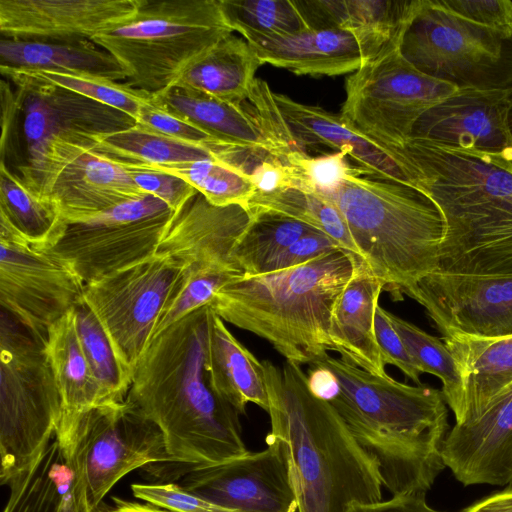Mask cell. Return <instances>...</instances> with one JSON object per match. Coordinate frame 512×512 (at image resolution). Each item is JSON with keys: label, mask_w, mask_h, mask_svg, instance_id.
Here are the masks:
<instances>
[{"label": "cell", "mask_w": 512, "mask_h": 512, "mask_svg": "<svg viewBox=\"0 0 512 512\" xmlns=\"http://www.w3.org/2000/svg\"><path fill=\"white\" fill-rule=\"evenodd\" d=\"M211 313L201 307L153 337L127 395L159 427L181 473L248 452L238 412L213 390L205 368Z\"/></svg>", "instance_id": "6da1fadb"}, {"label": "cell", "mask_w": 512, "mask_h": 512, "mask_svg": "<svg viewBox=\"0 0 512 512\" xmlns=\"http://www.w3.org/2000/svg\"><path fill=\"white\" fill-rule=\"evenodd\" d=\"M392 149L444 218L436 272L512 274V162L418 140Z\"/></svg>", "instance_id": "7a4b0ae2"}, {"label": "cell", "mask_w": 512, "mask_h": 512, "mask_svg": "<svg viewBox=\"0 0 512 512\" xmlns=\"http://www.w3.org/2000/svg\"><path fill=\"white\" fill-rule=\"evenodd\" d=\"M312 364L335 376L339 389L327 401L377 462L383 487L392 496L426 493L445 468L448 410L442 391L375 376L329 355Z\"/></svg>", "instance_id": "3957f363"}, {"label": "cell", "mask_w": 512, "mask_h": 512, "mask_svg": "<svg viewBox=\"0 0 512 512\" xmlns=\"http://www.w3.org/2000/svg\"><path fill=\"white\" fill-rule=\"evenodd\" d=\"M271 430L282 442L297 512H344L382 500L377 462L356 442L336 409L310 389L301 365L263 360Z\"/></svg>", "instance_id": "277c9868"}, {"label": "cell", "mask_w": 512, "mask_h": 512, "mask_svg": "<svg viewBox=\"0 0 512 512\" xmlns=\"http://www.w3.org/2000/svg\"><path fill=\"white\" fill-rule=\"evenodd\" d=\"M360 263L340 248L288 269L242 275L209 305L223 321L269 342L287 361L312 364L334 351L332 311Z\"/></svg>", "instance_id": "5b68a950"}, {"label": "cell", "mask_w": 512, "mask_h": 512, "mask_svg": "<svg viewBox=\"0 0 512 512\" xmlns=\"http://www.w3.org/2000/svg\"><path fill=\"white\" fill-rule=\"evenodd\" d=\"M318 195L338 208L364 266L385 290L403 294L438 270L445 222L421 190L356 173L335 190Z\"/></svg>", "instance_id": "8992f818"}, {"label": "cell", "mask_w": 512, "mask_h": 512, "mask_svg": "<svg viewBox=\"0 0 512 512\" xmlns=\"http://www.w3.org/2000/svg\"><path fill=\"white\" fill-rule=\"evenodd\" d=\"M0 72V166L43 198L50 148L58 138L98 137L136 125L120 110L26 71Z\"/></svg>", "instance_id": "52a82bcc"}, {"label": "cell", "mask_w": 512, "mask_h": 512, "mask_svg": "<svg viewBox=\"0 0 512 512\" xmlns=\"http://www.w3.org/2000/svg\"><path fill=\"white\" fill-rule=\"evenodd\" d=\"M232 32L218 0H141L130 16L91 40L125 68L126 86L155 94Z\"/></svg>", "instance_id": "ba28073f"}, {"label": "cell", "mask_w": 512, "mask_h": 512, "mask_svg": "<svg viewBox=\"0 0 512 512\" xmlns=\"http://www.w3.org/2000/svg\"><path fill=\"white\" fill-rule=\"evenodd\" d=\"M61 395L44 343L0 312V483L28 469L54 438Z\"/></svg>", "instance_id": "9c48e42d"}, {"label": "cell", "mask_w": 512, "mask_h": 512, "mask_svg": "<svg viewBox=\"0 0 512 512\" xmlns=\"http://www.w3.org/2000/svg\"><path fill=\"white\" fill-rule=\"evenodd\" d=\"M397 47L415 69L457 90L512 88V29L475 24L437 0H417Z\"/></svg>", "instance_id": "30bf717a"}, {"label": "cell", "mask_w": 512, "mask_h": 512, "mask_svg": "<svg viewBox=\"0 0 512 512\" xmlns=\"http://www.w3.org/2000/svg\"><path fill=\"white\" fill-rule=\"evenodd\" d=\"M455 91V87L415 69L401 56L395 42L347 77L340 114L392 149L409 138L422 113Z\"/></svg>", "instance_id": "8fae6325"}, {"label": "cell", "mask_w": 512, "mask_h": 512, "mask_svg": "<svg viewBox=\"0 0 512 512\" xmlns=\"http://www.w3.org/2000/svg\"><path fill=\"white\" fill-rule=\"evenodd\" d=\"M58 431L74 439L92 509L131 471L173 464L159 427L127 397L78 413L63 414Z\"/></svg>", "instance_id": "7c38bea8"}, {"label": "cell", "mask_w": 512, "mask_h": 512, "mask_svg": "<svg viewBox=\"0 0 512 512\" xmlns=\"http://www.w3.org/2000/svg\"><path fill=\"white\" fill-rule=\"evenodd\" d=\"M247 101L276 146L279 159L291 151L308 154V150L329 148L345 152L369 176L416 187L413 174L396 151L359 131L341 114L275 93L257 78Z\"/></svg>", "instance_id": "4fadbf2b"}, {"label": "cell", "mask_w": 512, "mask_h": 512, "mask_svg": "<svg viewBox=\"0 0 512 512\" xmlns=\"http://www.w3.org/2000/svg\"><path fill=\"white\" fill-rule=\"evenodd\" d=\"M184 270L180 261L158 251L141 262L85 284L83 300L104 326L132 374Z\"/></svg>", "instance_id": "5bb4252c"}, {"label": "cell", "mask_w": 512, "mask_h": 512, "mask_svg": "<svg viewBox=\"0 0 512 512\" xmlns=\"http://www.w3.org/2000/svg\"><path fill=\"white\" fill-rule=\"evenodd\" d=\"M84 282L62 259L37 250L0 216V304L38 340L81 300Z\"/></svg>", "instance_id": "9a60e30c"}, {"label": "cell", "mask_w": 512, "mask_h": 512, "mask_svg": "<svg viewBox=\"0 0 512 512\" xmlns=\"http://www.w3.org/2000/svg\"><path fill=\"white\" fill-rule=\"evenodd\" d=\"M96 137L58 138L50 148L44 197L67 224H77L143 194L120 160L96 147Z\"/></svg>", "instance_id": "2e32d148"}, {"label": "cell", "mask_w": 512, "mask_h": 512, "mask_svg": "<svg viewBox=\"0 0 512 512\" xmlns=\"http://www.w3.org/2000/svg\"><path fill=\"white\" fill-rule=\"evenodd\" d=\"M267 447L181 473L180 485L229 512H297L285 445L266 436Z\"/></svg>", "instance_id": "e0dca14e"}, {"label": "cell", "mask_w": 512, "mask_h": 512, "mask_svg": "<svg viewBox=\"0 0 512 512\" xmlns=\"http://www.w3.org/2000/svg\"><path fill=\"white\" fill-rule=\"evenodd\" d=\"M424 307L443 336H512V274L433 272L403 291Z\"/></svg>", "instance_id": "ac0fdd59"}, {"label": "cell", "mask_w": 512, "mask_h": 512, "mask_svg": "<svg viewBox=\"0 0 512 512\" xmlns=\"http://www.w3.org/2000/svg\"><path fill=\"white\" fill-rule=\"evenodd\" d=\"M506 92L457 90L422 113L407 140L512 162V140L505 123Z\"/></svg>", "instance_id": "d6986e66"}, {"label": "cell", "mask_w": 512, "mask_h": 512, "mask_svg": "<svg viewBox=\"0 0 512 512\" xmlns=\"http://www.w3.org/2000/svg\"><path fill=\"white\" fill-rule=\"evenodd\" d=\"M244 208L215 206L199 192L174 217L159 245L185 266V275H243L233 258V249L250 221Z\"/></svg>", "instance_id": "ffe728a7"}, {"label": "cell", "mask_w": 512, "mask_h": 512, "mask_svg": "<svg viewBox=\"0 0 512 512\" xmlns=\"http://www.w3.org/2000/svg\"><path fill=\"white\" fill-rule=\"evenodd\" d=\"M176 214L122 224H68L60 241L47 251L87 284L155 255Z\"/></svg>", "instance_id": "44dd1931"}, {"label": "cell", "mask_w": 512, "mask_h": 512, "mask_svg": "<svg viewBox=\"0 0 512 512\" xmlns=\"http://www.w3.org/2000/svg\"><path fill=\"white\" fill-rule=\"evenodd\" d=\"M441 455L464 486L512 485V384L476 420L455 423Z\"/></svg>", "instance_id": "7402d4cb"}, {"label": "cell", "mask_w": 512, "mask_h": 512, "mask_svg": "<svg viewBox=\"0 0 512 512\" xmlns=\"http://www.w3.org/2000/svg\"><path fill=\"white\" fill-rule=\"evenodd\" d=\"M141 0H0L1 37L90 39L130 16Z\"/></svg>", "instance_id": "603a6c76"}, {"label": "cell", "mask_w": 512, "mask_h": 512, "mask_svg": "<svg viewBox=\"0 0 512 512\" xmlns=\"http://www.w3.org/2000/svg\"><path fill=\"white\" fill-rule=\"evenodd\" d=\"M3 512H92L73 437L54 436L36 461L8 484Z\"/></svg>", "instance_id": "cb8c5ba5"}, {"label": "cell", "mask_w": 512, "mask_h": 512, "mask_svg": "<svg viewBox=\"0 0 512 512\" xmlns=\"http://www.w3.org/2000/svg\"><path fill=\"white\" fill-rule=\"evenodd\" d=\"M248 43L262 65L287 69L296 75L352 74L363 64L354 36L336 27H311L295 34Z\"/></svg>", "instance_id": "d4e9b609"}, {"label": "cell", "mask_w": 512, "mask_h": 512, "mask_svg": "<svg viewBox=\"0 0 512 512\" xmlns=\"http://www.w3.org/2000/svg\"><path fill=\"white\" fill-rule=\"evenodd\" d=\"M151 99L218 144L261 150L276 157L274 143L249 105L222 101L174 85L152 94Z\"/></svg>", "instance_id": "484cf974"}, {"label": "cell", "mask_w": 512, "mask_h": 512, "mask_svg": "<svg viewBox=\"0 0 512 512\" xmlns=\"http://www.w3.org/2000/svg\"><path fill=\"white\" fill-rule=\"evenodd\" d=\"M383 283L360 263L336 301L330 323L334 352L372 375L388 377L375 335V312Z\"/></svg>", "instance_id": "4316f807"}, {"label": "cell", "mask_w": 512, "mask_h": 512, "mask_svg": "<svg viewBox=\"0 0 512 512\" xmlns=\"http://www.w3.org/2000/svg\"><path fill=\"white\" fill-rule=\"evenodd\" d=\"M417 0H314L297 1L313 28L336 27L351 33L363 63L398 41Z\"/></svg>", "instance_id": "83f0119b"}, {"label": "cell", "mask_w": 512, "mask_h": 512, "mask_svg": "<svg viewBox=\"0 0 512 512\" xmlns=\"http://www.w3.org/2000/svg\"><path fill=\"white\" fill-rule=\"evenodd\" d=\"M442 340L455 359L463 383L462 409L456 424L470 423L512 384V336L449 334Z\"/></svg>", "instance_id": "f1b7e54d"}, {"label": "cell", "mask_w": 512, "mask_h": 512, "mask_svg": "<svg viewBox=\"0 0 512 512\" xmlns=\"http://www.w3.org/2000/svg\"><path fill=\"white\" fill-rule=\"evenodd\" d=\"M0 68L93 76L124 82L128 73L90 39L19 40L1 37Z\"/></svg>", "instance_id": "f546056e"}, {"label": "cell", "mask_w": 512, "mask_h": 512, "mask_svg": "<svg viewBox=\"0 0 512 512\" xmlns=\"http://www.w3.org/2000/svg\"><path fill=\"white\" fill-rule=\"evenodd\" d=\"M205 368L213 390L239 415L246 413L248 403L268 411L262 362L236 339L213 310L208 326Z\"/></svg>", "instance_id": "4dcf8cb0"}, {"label": "cell", "mask_w": 512, "mask_h": 512, "mask_svg": "<svg viewBox=\"0 0 512 512\" xmlns=\"http://www.w3.org/2000/svg\"><path fill=\"white\" fill-rule=\"evenodd\" d=\"M260 65L249 43L230 34L187 64L172 85L243 104Z\"/></svg>", "instance_id": "1f68e13d"}, {"label": "cell", "mask_w": 512, "mask_h": 512, "mask_svg": "<svg viewBox=\"0 0 512 512\" xmlns=\"http://www.w3.org/2000/svg\"><path fill=\"white\" fill-rule=\"evenodd\" d=\"M44 348L61 395L63 414L107 403L82 349L73 309L50 326Z\"/></svg>", "instance_id": "d6a6232c"}, {"label": "cell", "mask_w": 512, "mask_h": 512, "mask_svg": "<svg viewBox=\"0 0 512 512\" xmlns=\"http://www.w3.org/2000/svg\"><path fill=\"white\" fill-rule=\"evenodd\" d=\"M0 216L33 248L43 251L52 249L68 226L53 202L33 193L1 166Z\"/></svg>", "instance_id": "836d02e7"}, {"label": "cell", "mask_w": 512, "mask_h": 512, "mask_svg": "<svg viewBox=\"0 0 512 512\" xmlns=\"http://www.w3.org/2000/svg\"><path fill=\"white\" fill-rule=\"evenodd\" d=\"M104 154L123 161L162 166L215 158L212 146L179 141L144 129L137 124L95 138Z\"/></svg>", "instance_id": "e575fe53"}, {"label": "cell", "mask_w": 512, "mask_h": 512, "mask_svg": "<svg viewBox=\"0 0 512 512\" xmlns=\"http://www.w3.org/2000/svg\"><path fill=\"white\" fill-rule=\"evenodd\" d=\"M269 211L305 223L335 240L339 246L362 261L344 217L338 208L322 196L289 188L271 194L255 193L248 212ZM363 263V262H362Z\"/></svg>", "instance_id": "d590c367"}, {"label": "cell", "mask_w": 512, "mask_h": 512, "mask_svg": "<svg viewBox=\"0 0 512 512\" xmlns=\"http://www.w3.org/2000/svg\"><path fill=\"white\" fill-rule=\"evenodd\" d=\"M73 312L82 349L106 402L123 401L132 383V371L123 363L104 326L83 298Z\"/></svg>", "instance_id": "8d00e7d4"}, {"label": "cell", "mask_w": 512, "mask_h": 512, "mask_svg": "<svg viewBox=\"0 0 512 512\" xmlns=\"http://www.w3.org/2000/svg\"><path fill=\"white\" fill-rule=\"evenodd\" d=\"M249 214L250 221L232 253L244 276L259 275L271 258L303 235L317 230L274 212L257 211Z\"/></svg>", "instance_id": "74e56055"}, {"label": "cell", "mask_w": 512, "mask_h": 512, "mask_svg": "<svg viewBox=\"0 0 512 512\" xmlns=\"http://www.w3.org/2000/svg\"><path fill=\"white\" fill-rule=\"evenodd\" d=\"M218 1L231 29L247 42L287 36L311 28L297 1Z\"/></svg>", "instance_id": "f35d334b"}, {"label": "cell", "mask_w": 512, "mask_h": 512, "mask_svg": "<svg viewBox=\"0 0 512 512\" xmlns=\"http://www.w3.org/2000/svg\"><path fill=\"white\" fill-rule=\"evenodd\" d=\"M151 166L186 180L215 206L237 205L248 211L256 193L250 174L219 158Z\"/></svg>", "instance_id": "ab89813d"}, {"label": "cell", "mask_w": 512, "mask_h": 512, "mask_svg": "<svg viewBox=\"0 0 512 512\" xmlns=\"http://www.w3.org/2000/svg\"><path fill=\"white\" fill-rule=\"evenodd\" d=\"M387 316L421 371L441 380L445 402L457 420L463 403V383L455 359L444 341L389 311Z\"/></svg>", "instance_id": "60d3db41"}, {"label": "cell", "mask_w": 512, "mask_h": 512, "mask_svg": "<svg viewBox=\"0 0 512 512\" xmlns=\"http://www.w3.org/2000/svg\"><path fill=\"white\" fill-rule=\"evenodd\" d=\"M26 71L50 83L66 88L84 97L120 110L137 120L141 104L151 96L150 93L93 76L63 74L44 71Z\"/></svg>", "instance_id": "b9f144b4"}, {"label": "cell", "mask_w": 512, "mask_h": 512, "mask_svg": "<svg viewBox=\"0 0 512 512\" xmlns=\"http://www.w3.org/2000/svg\"><path fill=\"white\" fill-rule=\"evenodd\" d=\"M345 152L327 153L313 157L300 151H291L280 160L291 166L300 181L301 190L326 194L338 188L349 176L367 174L360 167L352 166Z\"/></svg>", "instance_id": "7bdbcfd3"}, {"label": "cell", "mask_w": 512, "mask_h": 512, "mask_svg": "<svg viewBox=\"0 0 512 512\" xmlns=\"http://www.w3.org/2000/svg\"><path fill=\"white\" fill-rule=\"evenodd\" d=\"M120 161L142 192L159 198L175 213L181 211L187 202L198 193L193 186L177 175L145 164Z\"/></svg>", "instance_id": "ee69618b"}, {"label": "cell", "mask_w": 512, "mask_h": 512, "mask_svg": "<svg viewBox=\"0 0 512 512\" xmlns=\"http://www.w3.org/2000/svg\"><path fill=\"white\" fill-rule=\"evenodd\" d=\"M135 498L170 512H229L178 483L131 485Z\"/></svg>", "instance_id": "f6af8a7d"}, {"label": "cell", "mask_w": 512, "mask_h": 512, "mask_svg": "<svg viewBox=\"0 0 512 512\" xmlns=\"http://www.w3.org/2000/svg\"><path fill=\"white\" fill-rule=\"evenodd\" d=\"M147 98L139 109L136 124L149 131L179 141L211 146L218 144L206 133L157 106Z\"/></svg>", "instance_id": "bcb514c9"}, {"label": "cell", "mask_w": 512, "mask_h": 512, "mask_svg": "<svg viewBox=\"0 0 512 512\" xmlns=\"http://www.w3.org/2000/svg\"><path fill=\"white\" fill-rule=\"evenodd\" d=\"M451 13L492 29H512V1L509 0H437Z\"/></svg>", "instance_id": "7dc6e473"}, {"label": "cell", "mask_w": 512, "mask_h": 512, "mask_svg": "<svg viewBox=\"0 0 512 512\" xmlns=\"http://www.w3.org/2000/svg\"><path fill=\"white\" fill-rule=\"evenodd\" d=\"M375 335L385 364L396 366L408 378L421 385L423 374L404 345L399 334L392 326L385 310L380 304L375 312Z\"/></svg>", "instance_id": "c3c4849f"}, {"label": "cell", "mask_w": 512, "mask_h": 512, "mask_svg": "<svg viewBox=\"0 0 512 512\" xmlns=\"http://www.w3.org/2000/svg\"><path fill=\"white\" fill-rule=\"evenodd\" d=\"M340 248L341 247L335 240L323 232L316 230L303 235L293 244L271 258L263 266L260 274L295 267Z\"/></svg>", "instance_id": "681fc988"}, {"label": "cell", "mask_w": 512, "mask_h": 512, "mask_svg": "<svg viewBox=\"0 0 512 512\" xmlns=\"http://www.w3.org/2000/svg\"><path fill=\"white\" fill-rule=\"evenodd\" d=\"M256 193L271 194L279 190L300 188L294 169L282 160L268 155L250 171Z\"/></svg>", "instance_id": "f907efd6"}, {"label": "cell", "mask_w": 512, "mask_h": 512, "mask_svg": "<svg viewBox=\"0 0 512 512\" xmlns=\"http://www.w3.org/2000/svg\"><path fill=\"white\" fill-rule=\"evenodd\" d=\"M344 512H443L431 508L425 493L394 495L386 501L350 505Z\"/></svg>", "instance_id": "816d5d0a"}, {"label": "cell", "mask_w": 512, "mask_h": 512, "mask_svg": "<svg viewBox=\"0 0 512 512\" xmlns=\"http://www.w3.org/2000/svg\"><path fill=\"white\" fill-rule=\"evenodd\" d=\"M462 512H512V485L481 499Z\"/></svg>", "instance_id": "f5cc1de1"}, {"label": "cell", "mask_w": 512, "mask_h": 512, "mask_svg": "<svg viewBox=\"0 0 512 512\" xmlns=\"http://www.w3.org/2000/svg\"><path fill=\"white\" fill-rule=\"evenodd\" d=\"M112 501L115 512H170L148 503H139L119 497H113Z\"/></svg>", "instance_id": "db71d44e"}, {"label": "cell", "mask_w": 512, "mask_h": 512, "mask_svg": "<svg viewBox=\"0 0 512 512\" xmlns=\"http://www.w3.org/2000/svg\"><path fill=\"white\" fill-rule=\"evenodd\" d=\"M505 123L507 132L512 140V88L506 92Z\"/></svg>", "instance_id": "11a10c76"}, {"label": "cell", "mask_w": 512, "mask_h": 512, "mask_svg": "<svg viewBox=\"0 0 512 512\" xmlns=\"http://www.w3.org/2000/svg\"><path fill=\"white\" fill-rule=\"evenodd\" d=\"M92 512H115V511L112 506H109L102 502L97 507L93 508Z\"/></svg>", "instance_id": "9f6ffc18"}]
</instances>
